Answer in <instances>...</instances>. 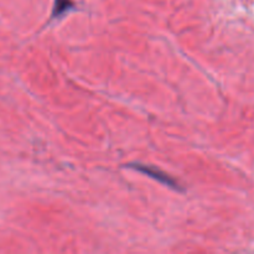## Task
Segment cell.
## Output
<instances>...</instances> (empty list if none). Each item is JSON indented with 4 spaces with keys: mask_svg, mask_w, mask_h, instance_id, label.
I'll return each instance as SVG.
<instances>
[{
    "mask_svg": "<svg viewBox=\"0 0 254 254\" xmlns=\"http://www.w3.org/2000/svg\"><path fill=\"white\" fill-rule=\"evenodd\" d=\"M128 168L134 169V170L136 171H140V173L148 175L149 178L154 179V180L159 181V183L164 184V185L169 186V188L174 189V190H181V188L179 186V184L176 183V180H174L171 176H169L168 174L161 171L160 169L154 168V166L143 165V164H129Z\"/></svg>",
    "mask_w": 254,
    "mask_h": 254,
    "instance_id": "obj_1",
    "label": "cell"
},
{
    "mask_svg": "<svg viewBox=\"0 0 254 254\" xmlns=\"http://www.w3.org/2000/svg\"><path fill=\"white\" fill-rule=\"evenodd\" d=\"M74 7V4L71 0H55L54 5V11H52V17L57 19V17H61L64 12L69 11Z\"/></svg>",
    "mask_w": 254,
    "mask_h": 254,
    "instance_id": "obj_2",
    "label": "cell"
}]
</instances>
